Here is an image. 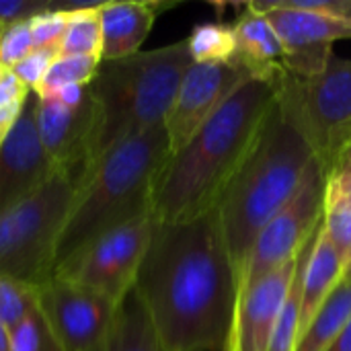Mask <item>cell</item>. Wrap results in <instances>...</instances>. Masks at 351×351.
Segmentation results:
<instances>
[{"label":"cell","instance_id":"cell-1","mask_svg":"<svg viewBox=\"0 0 351 351\" xmlns=\"http://www.w3.org/2000/svg\"><path fill=\"white\" fill-rule=\"evenodd\" d=\"M162 351H228L241 280L218 212L156 222L134 286Z\"/></svg>","mask_w":351,"mask_h":351},{"label":"cell","instance_id":"cell-2","mask_svg":"<svg viewBox=\"0 0 351 351\" xmlns=\"http://www.w3.org/2000/svg\"><path fill=\"white\" fill-rule=\"evenodd\" d=\"M276 95V82L249 78L177 154L169 156L152 197L156 222L179 224L218 208L274 107Z\"/></svg>","mask_w":351,"mask_h":351},{"label":"cell","instance_id":"cell-3","mask_svg":"<svg viewBox=\"0 0 351 351\" xmlns=\"http://www.w3.org/2000/svg\"><path fill=\"white\" fill-rule=\"evenodd\" d=\"M315 158L306 138L274 103L216 208L241 288L257 234L294 199Z\"/></svg>","mask_w":351,"mask_h":351},{"label":"cell","instance_id":"cell-4","mask_svg":"<svg viewBox=\"0 0 351 351\" xmlns=\"http://www.w3.org/2000/svg\"><path fill=\"white\" fill-rule=\"evenodd\" d=\"M191 64L185 39L99 64L97 76L86 86L93 103L88 173L119 142L165 125Z\"/></svg>","mask_w":351,"mask_h":351},{"label":"cell","instance_id":"cell-5","mask_svg":"<svg viewBox=\"0 0 351 351\" xmlns=\"http://www.w3.org/2000/svg\"><path fill=\"white\" fill-rule=\"evenodd\" d=\"M169 156L165 125L113 146L76 187L58 243L56 267L99 234L152 212L154 187Z\"/></svg>","mask_w":351,"mask_h":351},{"label":"cell","instance_id":"cell-6","mask_svg":"<svg viewBox=\"0 0 351 351\" xmlns=\"http://www.w3.org/2000/svg\"><path fill=\"white\" fill-rule=\"evenodd\" d=\"M74 195L76 181L56 171L35 193L0 214V276L33 286L53 276Z\"/></svg>","mask_w":351,"mask_h":351},{"label":"cell","instance_id":"cell-7","mask_svg":"<svg viewBox=\"0 0 351 351\" xmlns=\"http://www.w3.org/2000/svg\"><path fill=\"white\" fill-rule=\"evenodd\" d=\"M276 86L278 107L306 138L329 175L351 140V60L333 56L313 76H294L284 70Z\"/></svg>","mask_w":351,"mask_h":351},{"label":"cell","instance_id":"cell-8","mask_svg":"<svg viewBox=\"0 0 351 351\" xmlns=\"http://www.w3.org/2000/svg\"><path fill=\"white\" fill-rule=\"evenodd\" d=\"M154 226L152 212H146L99 234L64 259L53 278L95 290L119 306L136 286Z\"/></svg>","mask_w":351,"mask_h":351},{"label":"cell","instance_id":"cell-9","mask_svg":"<svg viewBox=\"0 0 351 351\" xmlns=\"http://www.w3.org/2000/svg\"><path fill=\"white\" fill-rule=\"evenodd\" d=\"M325 189L327 171L315 158L294 199L280 214H276L257 234L247 261L241 292L263 276L292 263L298 257L302 247L323 222Z\"/></svg>","mask_w":351,"mask_h":351},{"label":"cell","instance_id":"cell-10","mask_svg":"<svg viewBox=\"0 0 351 351\" xmlns=\"http://www.w3.org/2000/svg\"><path fill=\"white\" fill-rule=\"evenodd\" d=\"M37 306L64 351H99L117 311L103 294L53 276L39 286Z\"/></svg>","mask_w":351,"mask_h":351},{"label":"cell","instance_id":"cell-11","mask_svg":"<svg viewBox=\"0 0 351 351\" xmlns=\"http://www.w3.org/2000/svg\"><path fill=\"white\" fill-rule=\"evenodd\" d=\"M251 8L261 12L284 45V70L294 76L321 72L333 53V43L351 39V25L302 10L288 0H253Z\"/></svg>","mask_w":351,"mask_h":351},{"label":"cell","instance_id":"cell-12","mask_svg":"<svg viewBox=\"0 0 351 351\" xmlns=\"http://www.w3.org/2000/svg\"><path fill=\"white\" fill-rule=\"evenodd\" d=\"M249 78L253 76L234 62L191 64L183 74L171 111L165 119L171 156L177 154Z\"/></svg>","mask_w":351,"mask_h":351},{"label":"cell","instance_id":"cell-13","mask_svg":"<svg viewBox=\"0 0 351 351\" xmlns=\"http://www.w3.org/2000/svg\"><path fill=\"white\" fill-rule=\"evenodd\" d=\"M37 103V95L31 93L0 148V214L35 193L56 173L39 140Z\"/></svg>","mask_w":351,"mask_h":351},{"label":"cell","instance_id":"cell-14","mask_svg":"<svg viewBox=\"0 0 351 351\" xmlns=\"http://www.w3.org/2000/svg\"><path fill=\"white\" fill-rule=\"evenodd\" d=\"M37 132L56 171L68 173L76 187L90 167L93 103L68 109L49 97H37Z\"/></svg>","mask_w":351,"mask_h":351},{"label":"cell","instance_id":"cell-15","mask_svg":"<svg viewBox=\"0 0 351 351\" xmlns=\"http://www.w3.org/2000/svg\"><path fill=\"white\" fill-rule=\"evenodd\" d=\"M296 265L298 257L241 292L228 351H267L278 317L288 298Z\"/></svg>","mask_w":351,"mask_h":351},{"label":"cell","instance_id":"cell-16","mask_svg":"<svg viewBox=\"0 0 351 351\" xmlns=\"http://www.w3.org/2000/svg\"><path fill=\"white\" fill-rule=\"evenodd\" d=\"M162 8L167 4L160 2H101V62L123 60L142 51L140 47Z\"/></svg>","mask_w":351,"mask_h":351},{"label":"cell","instance_id":"cell-17","mask_svg":"<svg viewBox=\"0 0 351 351\" xmlns=\"http://www.w3.org/2000/svg\"><path fill=\"white\" fill-rule=\"evenodd\" d=\"M234 58L230 62L243 66L253 78L278 82L284 74V45L269 21L247 4L245 12L232 25Z\"/></svg>","mask_w":351,"mask_h":351},{"label":"cell","instance_id":"cell-18","mask_svg":"<svg viewBox=\"0 0 351 351\" xmlns=\"http://www.w3.org/2000/svg\"><path fill=\"white\" fill-rule=\"evenodd\" d=\"M346 271V263L339 257L337 249L331 245V241L323 232L315 243V249L306 261L304 267V284H302V306H300V335L311 325L319 308L325 304L329 294L335 290V286L341 282Z\"/></svg>","mask_w":351,"mask_h":351},{"label":"cell","instance_id":"cell-19","mask_svg":"<svg viewBox=\"0 0 351 351\" xmlns=\"http://www.w3.org/2000/svg\"><path fill=\"white\" fill-rule=\"evenodd\" d=\"M99 351H162L154 325L136 290L117 306Z\"/></svg>","mask_w":351,"mask_h":351},{"label":"cell","instance_id":"cell-20","mask_svg":"<svg viewBox=\"0 0 351 351\" xmlns=\"http://www.w3.org/2000/svg\"><path fill=\"white\" fill-rule=\"evenodd\" d=\"M351 319V280H341L298 337L296 351H329Z\"/></svg>","mask_w":351,"mask_h":351},{"label":"cell","instance_id":"cell-21","mask_svg":"<svg viewBox=\"0 0 351 351\" xmlns=\"http://www.w3.org/2000/svg\"><path fill=\"white\" fill-rule=\"evenodd\" d=\"M323 224V222H321ZM321 226L317 228V232L308 239V243L302 247L300 255H298V265H296V274L288 292V298L282 306V313L278 317L276 329L271 333L267 351H296L298 346V337H300V306H302V284H304V267L306 261L315 249V243L319 239Z\"/></svg>","mask_w":351,"mask_h":351},{"label":"cell","instance_id":"cell-22","mask_svg":"<svg viewBox=\"0 0 351 351\" xmlns=\"http://www.w3.org/2000/svg\"><path fill=\"white\" fill-rule=\"evenodd\" d=\"M101 2H76L70 10L66 33L60 41V56H93L101 60Z\"/></svg>","mask_w":351,"mask_h":351},{"label":"cell","instance_id":"cell-23","mask_svg":"<svg viewBox=\"0 0 351 351\" xmlns=\"http://www.w3.org/2000/svg\"><path fill=\"white\" fill-rule=\"evenodd\" d=\"M193 64H218L234 58V33L232 27L222 23H202L185 37Z\"/></svg>","mask_w":351,"mask_h":351},{"label":"cell","instance_id":"cell-24","mask_svg":"<svg viewBox=\"0 0 351 351\" xmlns=\"http://www.w3.org/2000/svg\"><path fill=\"white\" fill-rule=\"evenodd\" d=\"M99 64H101V60L93 58V56H58L56 62L49 66V70L35 95L43 97L49 90L66 86V84L88 86L93 82V78L97 76Z\"/></svg>","mask_w":351,"mask_h":351},{"label":"cell","instance_id":"cell-25","mask_svg":"<svg viewBox=\"0 0 351 351\" xmlns=\"http://www.w3.org/2000/svg\"><path fill=\"white\" fill-rule=\"evenodd\" d=\"M10 351H64L53 337L39 306H35L21 323L8 329Z\"/></svg>","mask_w":351,"mask_h":351},{"label":"cell","instance_id":"cell-26","mask_svg":"<svg viewBox=\"0 0 351 351\" xmlns=\"http://www.w3.org/2000/svg\"><path fill=\"white\" fill-rule=\"evenodd\" d=\"M39 286L0 276V323L10 329L37 306Z\"/></svg>","mask_w":351,"mask_h":351},{"label":"cell","instance_id":"cell-27","mask_svg":"<svg viewBox=\"0 0 351 351\" xmlns=\"http://www.w3.org/2000/svg\"><path fill=\"white\" fill-rule=\"evenodd\" d=\"M76 2H64L60 8H53L49 12H43L35 19L29 21L31 27V39L35 47H49V45H58L66 33L68 27V19H70V10L74 8Z\"/></svg>","mask_w":351,"mask_h":351},{"label":"cell","instance_id":"cell-28","mask_svg":"<svg viewBox=\"0 0 351 351\" xmlns=\"http://www.w3.org/2000/svg\"><path fill=\"white\" fill-rule=\"evenodd\" d=\"M323 232L337 249L346 267L351 261V208L348 206H331L325 208L323 216Z\"/></svg>","mask_w":351,"mask_h":351},{"label":"cell","instance_id":"cell-29","mask_svg":"<svg viewBox=\"0 0 351 351\" xmlns=\"http://www.w3.org/2000/svg\"><path fill=\"white\" fill-rule=\"evenodd\" d=\"M33 49L35 45L31 39L29 21L4 27L0 31V68H14Z\"/></svg>","mask_w":351,"mask_h":351},{"label":"cell","instance_id":"cell-30","mask_svg":"<svg viewBox=\"0 0 351 351\" xmlns=\"http://www.w3.org/2000/svg\"><path fill=\"white\" fill-rule=\"evenodd\" d=\"M60 56V47L58 45H49V47H35L27 58H23L12 70L14 74L31 88V93H37L49 66L56 62V58Z\"/></svg>","mask_w":351,"mask_h":351},{"label":"cell","instance_id":"cell-31","mask_svg":"<svg viewBox=\"0 0 351 351\" xmlns=\"http://www.w3.org/2000/svg\"><path fill=\"white\" fill-rule=\"evenodd\" d=\"M64 2H51V0H0V29L27 23L43 12H49L53 8H60Z\"/></svg>","mask_w":351,"mask_h":351},{"label":"cell","instance_id":"cell-32","mask_svg":"<svg viewBox=\"0 0 351 351\" xmlns=\"http://www.w3.org/2000/svg\"><path fill=\"white\" fill-rule=\"evenodd\" d=\"M31 88L14 74L12 68H0V107L25 105Z\"/></svg>","mask_w":351,"mask_h":351},{"label":"cell","instance_id":"cell-33","mask_svg":"<svg viewBox=\"0 0 351 351\" xmlns=\"http://www.w3.org/2000/svg\"><path fill=\"white\" fill-rule=\"evenodd\" d=\"M331 206H348V208H351V171L331 173L327 177L325 208H331Z\"/></svg>","mask_w":351,"mask_h":351},{"label":"cell","instance_id":"cell-34","mask_svg":"<svg viewBox=\"0 0 351 351\" xmlns=\"http://www.w3.org/2000/svg\"><path fill=\"white\" fill-rule=\"evenodd\" d=\"M43 97H49V99L58 101L60 105H64L68 109H78V107H82L86 103L88 88L86 86H80V84H66V86H60V88L49 90Z\"/></svg>","mask_w":351,"mask_h":351},{"label":"cell","instance_id":"cell-35","mask_svg":"<svg viewBox=\"0 0 351 351\" xmlns=\"http://www.w3.org/2000/svg\"><path fill=\"white\" fill-rule=\"evenodd\" d=\"M25 105H10V107H0V148L10 136L14 123L19 121V115Z\"/></svg>","mask_w":351,"mask_h":351},{"label":"cell","instance_id":"cell-36","mask_svg":"<svg viewBox=\"0 0 351 351\" xmlns=\"http://www.w3.org/2000/svg\"><path fill=\"white\" fill-rule=\"evenodd\" d=\"M346 171H351V140L346 144V148L339 152V156H337V160H335V165L331 169V173H346Z\"/></svg>","mask_w":351,"mask_h":351},{"label":"cell","instance_id":"cell-37","mask_svg":"<svg viewBox=\"0 0 351 351\" xmlns=\"http://www.w3.org/2000/svg\"><path fill=\"white\" fill-rule=\"evenodd\" d=\"M329 351H351V319L348 321L346 329L341 331V335L337 337V341L331 346Z\"/></svg>","mask_w":351,"mask_h":351},{"label":"cell","instance_id":"cell-38","mask_svg":"<svg viewBox=\"0 0 351 351\" xmlns=\"http://www.w3.org/2000/svg\"><path fill=\"white\" fill-rule=\"evenodd\" d=\"M0 351H10V335L2 323H0Z\"/></svg>","mask_w":351,"mask_h":351},{"label":"cell","instance_id":"cell-39","mask_svg":"<svg viewBox=\"0 0 351 351\" xmlns=\"http://www.w3.org/2000/svg\"><path fill=\"white\" fill-rule=\"evenodd\" d=\"M341 280H351V261L348 263V267H346V271H343V278Z\"/></svg>","mask_w":351,"mask_h":351},{"label":"cell","instance_id":"cell-40","mask_svg":"<svg viewBox=\"0 0 351 351\" xmlns=\"http://www.w3.org/2000/svg\"><path fill=\"white\" fill-rule=\"evenodd\" d=\"M0 31H2V29H0Z\"/></svg>","mask_w":351,"mask_h":351}]
</instances>
